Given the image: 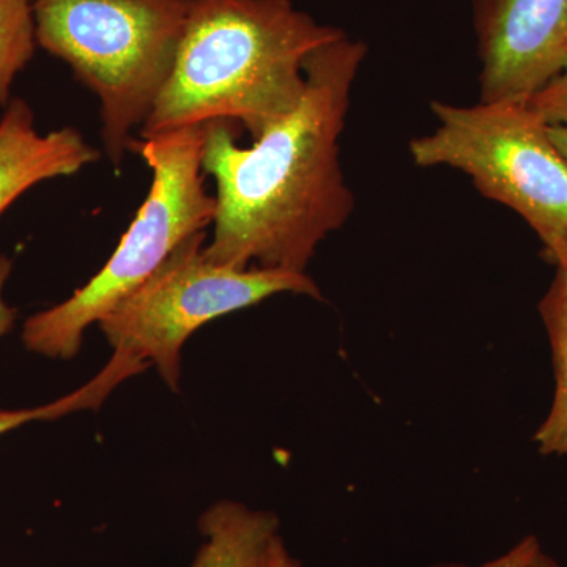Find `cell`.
<instances>
[{"label":"cell","mask_w":567,"mask_h":567,"mask_svg":"<svg viewBox=\"0 0 567 567\" xmlns=\"http://www.w3.org/2000/svg\"><path fill=\"white\" fill-rule=\"evenodd\" d=\"M365 54L347 33L312 52L300 104L251 147L237 144L235 123H207L203 171L216 183L207 259L301 275L324 238L346 226L354 196L339 142Z\"/></svg>","instance_id":"obj_1"},{"label":"cell","mask_w":567,"mask_h":567,"mask_svg":"<svg viewBox=\"0 0 567 567\" xmlns=\"http://www.w3.org/2000/svg\"><path fill=\"white\" fill-rule=\"evenodd\" d=\"M344 33L292 0H192L142 140L213 121L238 123L259 140L300 104L309 55Z\"/></svg>","instance_id":"obj_2"},{"label":"cell","mask_w":567,"mask_h":567,"mask_svg":"<svg viewBox=\"0 0 567 567\" xmlns=\"http://www.w3.org/2000/svg\"><path fill=\"white\" fill-rule=\"evenodd\" d=\"M192 0H35L37 44L100 102L104 151L130 152L173 73Z\"/></svg>","instance_id":"obj_3"},{"label":"cell","mask_w":567,"mask_h":567,"mask_svg":"<svg viewBox=\"0 0 567 567\" xmlns=\"http://www.w3.org/2000/svg\"><path fill=\"white\" fill-rule=\"evenodd\" d=\"M205 132L207 123L132 141L130 152L152 171L147 197L102 270L69 300L25 320L21 338L29 352L76 357L87 328L140 289L186 238L212 226L216 197L205 185Z\"/></svg>","instance_id":"obj_4"},{"label":"cell","mask_w":567,"mask_h":567,"mask_svg":"<svg viewBox=\"0 0 567 567\" xmlns=\"http://www.w3.org/2000/svg\"><path fill=\"white\" fill-rule=\"evenodd\" d=\"M207 233L186 238L140 289L99 322L114 350L99 382L107 391L156 368L173 391L181 388L182 349L200 327L279 293L322 300L308 274L235 268L204 254Z\"/></svg>","instance_id":"obj_5"},{"label":"cell","mask_w":567,"mask_h":567,"mask_svg":"<svg viewBox=\"0 0 567 567\" xmlns=\"http://www.w3.org/2000/svg\"><path fill=\"white\" fill-rule=\"evenodd\" d=\"M434 132L410 142L420 167H451L505 205L551 248L567 237V163L527 103L432 102Z\"/></svg>","instance_id":"obj_6"},{"label":"cell","mask_w":567,"mask_h":567,"mask_svg":"<svg viewBox=\"0 0 567 567\" xmlns=\"http://www.w3.org/2000/svg\"><path fill=\"white\" fill-rule=\"evenodd\" d=\"M480 102L527 103L567 71V0H472Z\"/></svg>","instance_id":"obj_7"},{"label":"cell","mask_w":567,"mask_h":567,"mask_svg":"<svg viewBox=\"0 0 567 567\" xmlns=\"http://www.w3.org/2000/svg\"><path fill=\"white\" fill-rule=\"evenodd\" d=\"M100 156L71 126L39 133L31 106L11 99L0 117V215L39 183L78 174Z\"/></svg>","instance_id":"obj_8"},{"label":"cell","mask_w":567,"mask_h":567,"mask_svg":"<svg viewBox=\"0 0 567 567\" xmlns=\"http://www.w3.org/2000/svg\"><path fill=\"white\" fill-rule=\"evenodd\" d=\"M199 532L205 540L189 567H259L279 535V518L244 503L219 502L199 518Z\"/></svg>","instance_id":"obj_9"},{"label":"cell","mask_w":567,"mask_h":567,"mask_svg":"<svg viewBox=\"0 0 567 567\" xmlns=\"http://www.w3.org/2000/svg\"><path fill=\"white\" fill-rule=\"evenodd\" d=\"M539 315L550 341L555 393L550 412L537 427L535 442L543 456H567V268H557Z\"/></svg>","instance_id":"obj_10"},{"label":"cell","mask_w":567,"mask_h":567,"mask_svg":"<svg viewBox=\"0 0 567 567\" xmlns=\"http://www.w3.org/2000/svg\"><path fill=\"white\" fill-rule=\"evenodd\" d=\"M35 0H0V117L11 102V85L35 54Z\"/></svg>","instance_id":"obj_11"},{"label":"cell","mask_w":567,"mask_h":567,"mask_svg":"<svg viewBox=\"0 0 567 567\" xmlns=\"http://www.w3.org/2000/svg\"><path fill=\"white\" fill-rule=\"evenodd\" d=\"M85 395L82 390L74 391L59 401L48 405L35 406V409L7 410L0 409V435L21 427V425L33 423V421H47L52 417L66 415L85 409Z\"/></svg>","instance_id":"obj_12"},{"label":"cell","mask_w":567,"mask_h":567,"mask_svg":"<svg viewBox=\"0 0 567 567\" xmlns=\"http://www.w3.org/2000/svg\"><path fill=\"white\" fill-rule=\"evenodd\" d=\"M527 104L547 125H567V71L548 82Z\"/></svg>","instance_id":"obj_13"},{"label":"cell","mask_w":567,"mask_h":567,"mask_svg":"<svg viewBox=\"0 0 567 567\" xmlns=\"http://www.w3.org/2000/svg\"><path fill=\"white\" fill-rule=\"evenodd\" d=\"M539 539L535 535L525 536L524 539L518 540L516 546L509 548L506 554L499 555L491 561L483 563L480 566H468L464 563H435L427 567H524L529 559L535 557L537 551L540 550Z\"/></svg>","instance_id":"obj_14"},{"label":"cell","mask_w":567,"mask_h":567,"mask_svg":"<svg viewBox=\"0 0 567 567\" xmlns=\"http://www.w3.org/2000/svg\"><path fill=\"white\" fill-rule=\"evenodd\" d=\"M259 567H301L300 561L287 550L281 536L271 540L270 547L265 551V557Z\"/></svg>","instance_id":"obj_15"},{"label":"cell","mask_w":567,"mask_h":567,"mask_svg":"<svg viewBox=\"0 0 567 567\" xmlns=\"http://www.w3.org/2000/svg\"><path fill=\"white\" fill-rule=\"evenodd\" d=\"M540 256L546 262L555 265L557 268H567V237L551 248H543Z\"/></svg>","instance_id":"obj_16"},{"label":"cell","mask_w":567,"mask_h":567,"mask_svg":"<svg viewBox=\"0 0 567 567\" xmlns=\"http://www.w3.org/2000/svg\"><path fill=\"white\" fill-rule=\"evenodd\" d=\"M548 134L557 151L567 163V125H548Z\"/></svg>","instance_id":"obj_17"},{"label":"cell","mask_w":567,"mask_h":567,"mask_svg":"<svg viewBox=\"0 0 567 567\" xmlns=\"http://www.w3.org/2000/svg\"><path fill=\"white\" fill-rule=\"evenodd\" d=\"M524 567H563V566L559 565L557 559L551 558L550 555H547L546 551H544L543 548H540V550L537 551L535 557L529 559L527 565H525Z\"/></svg>","instance_id":"obj_18"}]
</instances>
